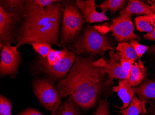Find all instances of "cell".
I'll return each mask as SVG.
<instances>
[{"label":"cell","instance_id":"1","mask_svg":"<svg viewBox=\"0 0 155 115\" xmlns=\"http://www.w3.org/2000/svg\"><path fill=\"white\" fill-rule=\"evenodd\" d=\"M97 55L77 56L67 77L57 87L61 97L69 96L83 109L94 107L104 84L106 71L94 61Z\"/></svg>","mask_w":155,"mask_h":115},{"label":"cell","instance_id":"2","mask_svg":"<svg viewBox=\"0 0 155 115\" xmlns=\"http://www.w3.org/2000/svg\"><path fill=\"white\" fill-rule=\"evenodd\" d=\"M63 9L61 2H56L27 14L21 21L16 47L44 42L61 48L60 37Z\"/></svg>","mask_w":155,"mask_h":115},{"label":"cell","instance_id":"3","mask_svg":"<svg viewBox=\"0 0 155 115\" xmlns=\"http://www.w3.org/2000/svg\"><path fill=\"white\" fill-rule=\"evenodd\" d=\"M68 48L77 55L87 53L102 57L107 50H116L111 47L107 35L90 25L85 27L82 33Z\"/></svg>","mask_w":155,"mask_h":115},{"label":"cell","instance_id":"4","mask_svg":"<svg viewBox=\"0 0 155 115\" xmlns=\"http://www.w3.org/2000/svg\"><path fill=\"white\" fill-rule=\"evenodd\" d=\"M64 6L60 33L62 49L68 47L80 35L84 20L74 1H62Z\"/></svg>","mask_w":155,"mask_h":115},{"label":"cell","instance_id":"5","mask_svg":"<svg viewBox=\"0 0 155 115\" xmlns=\"http://www.w3.org/2000/svg\"><path fill=\"white\" fill-rule=\"evenodd\" d=\"M62 57L53 65H49L39 55L35 61V68L54 82L61 81L67 77L76 59L77 55L68 47L64 48Z\"/></svg>","mask_w":155,"mask_h":115},{"label":"cell","instance_id":"6","mask_svg":"<svg viewBox=\"0 0 155 115\" xmlns=\"http://www.w3.org/2000/svg\"><path fill=\"white\" fill-rule=\"evenodd\" d=\"M33 92L41 104L50 112H56L61 96L54 82L48 79L36 78L32 82Z\"/></svg>","mask_w":155,"mask_h":115},{"label":"cell","instance_id":"7","mask_svg":"<svg viewBox=\"0 0 155 115\" xmlns=\"http://www.w3.org/2000/svg\"><path fill=\"white\" fill-rule=\"evenodd\" d=\"M22 18L5 11L0 6V47L17 43L18 32Z\"/></svg>","mask_w":155,"mask_h":115},{"label":"cell","instance_id":"8","mask_svg":"<svg viewBox=\"0 0 155 115\" xmlns=\"http://www.w3.org/2000/svg\"><path fill=\"white\" fill-rule=\"evenodd\" d=\"M131 14L123 8L118 17L112 20L110 29L112 35L119 42H123L132 40H139L141 37L134 33V26L131 20Z\"/></svg>","mask_w":155,"mask_h":115},{"label":"cell","instance_id":"9","mask_svg":"<svg viewBox=\"0 0 155 115\" xmlns=\"http://www.w3.org/2000/svg\"><path fill=\"white\" fill-rule=\"evenodd\" d=\"M1 50V76H15L21 61V53L15 46H5Z\"/></svg>","mask_w":155,"mask_h":115},{"label":"cell","instance_id":"10","mask_svg":"<svg viewBox=\"0 0 155 115\" xmlns=\"http://www.w3.org/2000/svg\"><path fill=\"white\" fill-rule=\"evenodd\" d=\"M74 2L86 22L92 24L109 20L105 13L97 11L95 0H76Z\"/></svg>","mask_w":155,"mask_h":115},{"label":"cell","instance_id":"11","mask_svg":"<svg viewBox=\"0 0 155 115\" xmlns=\"http://www.w3.org/2000/svg\"><path fill=\"white\" fill-rule=\"evenodd\" d=\"M110 59L104 61L103 67L105 69L106 73L108 75V80L107 83H110L114 79L128 81L130 77L123 70L119 60L116 58L114 52L111 51L109 53Z\"/></svg>","mask_w":155,"mask_h":115},{"label":"cell","instance_id":"12","mask_svg":"<svg viewBox=\"0 0 155 115\" xmlns=\"http://www.w3.org/2000/svg\"><path fill=\"white\" fill-rule=\"evenodd\" d=\"M112 90L115 92H117V95L123 101L121 107H116L121 110L127 108L134 96L135 92L133 87H131L127 80H120L118 85L113 87Z\"/></svg>","mask_w":155,"mask_h":115},{"label":"cell","instance_id":"13","mask_svg":"<svg viewBox=\"0 0 155 115\" xmlns=\"http://www.w3.org/2000/svg\"><path fill=\"white\" fill-rule=\"evenodd\" d=\"M147 72L143 62L139 59L132 65L130 71L129 83L132 87H136L146 79Z\"/></svg>","mask_w":155,"mask_h":115},{"label":"cell","instance_id":"14","mask_svg":"<svg viewBox=\"0 0 155 115\" xmlns=\"http://www.w3.org/2000/svg\"><path fill=\"white\" fill-rule=\"evenodd\" d=\"M148 102L146 99L141 100L134 96L128 107L120 110L119 113L123 115H144L147 113L146 104Z\"/></svg>","mask_w":155,"mask_h":115},{"label":"cell","instance_id":"15","mask_svg":"<svg viewBox=\"0 0 155 115\" xmlns=\"http://www.w3.org/2000/svg\"><path fill=\"white\" fill-rule=\"evenodd\" d=\"M26 0H1L0 6L10 13L16 14L21 18L25 16Z\"/></svg>","mask_w":155,"mask_h":115},{"label":"cell","instance_id":"16","mask_svg":"<svg viewBox=\"0 0 155 115\" xmlns=\"http://www.w3.org/2000/svg\"><path fill=\"white\" fill-rule=\"evenodd\" d=\"M126 12L130 14H144L150 15L155 14L151 6L138 0H130L125 8Z\"/></svg>","mask_w":155,"mask_h":115},{"label":"cell","instance_id":"17","mask_svg":"<svg viewBox=\"0 0 155 115\" xmlns=\"http://www.w3.org/2000/svg\"><path fill=\"white\" fill-rule=\"evenodd\" d=\"M133 89L141 100L150 98L155 101V82L147 81Z\"/></svg>","mask_w":155,"mask_h":115},{"label":"cell","instance_id":"18","mask_svg":"<svg viewBox=\"0 0 155 115\" xmlns=\"http://www.w3.org/2000/svg\"><path fill=\"white\" fill-rule=\"evenodd\" d=\"M78 105L75 103L72 98L69 97L59 106L56 111L57 115H80Z\"/></svg>","mask_w":155,"mask_h":115},{"label":"cell","instance_id":"19","mask_svg":"<svg viewBox=\"0 0 155 115\" xmlns=\"http://www.w3.org/2000/svg\"><path fill=\"white\" fill-rule=\"evenodd\" d=\"M61 1L58 0H26L25 15L31 11L44 9L54 3Z\"/></svg>","mask_w":155,"mask_h":115},{"label":"cell","instance_id":"20","mask_svg":"<svg viewBox=\"0 0 155 115\" xmlns=\"http://www.w3.org/2000/svg\"><path fill=\"white\" fill-rule=\"evenodd\" d=\"M124 0H106L101 4L97 5V8H100L102 12L106 13L108 10L113 14L116 13L118 10L123 9L126 3Z\"/></svg>","mask_w":155,"mask_h":115},{"label":"cell","instance_id":"21","mask_svg":"<svg viewBox=\"0 0 155 115\" xmlns=\"http://www.w3.org/2000/svg\"><path fill=\"white\" fill-rule=\"evenodd\" d=\"M116 50L122 53L134 63H135L137 61L138 58L137 54L134 48L129 43L126 42H120L117 45Z\"/></svg>","mask_w":155,"mask_h":115},{"label":"cell","instance_id":"22","mask_svg":"<svg viewBox=\"0 0 155 115\" xmlns=\"http://www.w3.org/2000/svg\"><path fill=\"white\" fill-rule=\"evenodd\" d=\"M137 29L140 32H146L147 33L152 32L154 27L150 24L149 15L136 17L135 19Z\"/></svg>","mask_w":155,"mask_h":115},{"label":"cell","instance_id":"23","mask_svg":"<svg viewBox=\"0 0 155 115\" xmlns=\"http://www.w3.org/2000/svg\"><path fill=\"white\" fill-rule=\"evenodd\" d=\"M31 45L35 51L43 59L47 58L48 55L54 49L52 48V45L47 42H36L31 44Z\"/></svg>","mask_w":155,"mask_h":115},{"label":"cell","instance_id":"24","mask_svg":"<svg viewBox=\"0 0 155 115\" xmlns=\"http://www.w3.org/2000/svg\"><path fill=\"white\" fill-rule=\"evenodd\" d=\"M114 55L116 58L119 60L120 63L122 67L123 70L125 73L128 75L130 77V71L132 65L134 64V62L128 58L122 53L117 51V53H115Z\"/></svg>","mask_w":155,"mask_h":115},{"label":"cell","instance_id":"25","mask_svg":"<svg viewBox=\"0 0 155 115\" xmlns=\"http://www.w3.org/2000/svg\"><path fill=\"white\" fill-rule=\"evenodd\" d=\"M12 104L9 99L1 95L0 115H11Z\"/></svg>","mask_w":155,"mask_h":115},{"label":"cell","instance_id":"26","mask_svg":"<svg viewBox=\"0 0 155 115\" xmlns=\"http://www.w3.org/2000/svg\"><path fill=\"white\" fill-rule=\"evenodd\" d=\"M130 44L134 48L137 56L139 59H141L143 54L149 49V47L144 45L141 44L137 40H132L130 41Z\"/></svg>","mask_w":155,"mask_h":115},{"label":"cell","instance_id":"27","mask_svg":"<svg viewBox=\"0 0 155 115\" xmlns=\"http://www.w3.org/2000/svg\"><path fill=\"white\" fill-rule=\"evenodd\" d=\"M93 115H110L107 99L105 100L100 99L98 106Z\"/></svg>","mask_w":155,"mask_h":115},{"label":"cell","instance_id":"28","mask_svg":"<svg viewBox=\"0 0 155 115\" xmlns=\"http://www.w3.org/2000/svg\"><path fill=\"white\" fill-rule=\"evenodd\" d=\"M18 115H43L37 110L33 108H28L21 111Z\"/></svg>","mask_w":155,"mask_h":115},{"label":"cell","instance_id":"29","mask_svg":"<svg viewBox=\"0 0 155 115\" xmlns=\"http://www.w3.org/2000/svg\"><path fill=\"white\" fill-rule=\"evenodd\" d=\"M143 38L145 39L155 41V28L154 29V30L152 32L144 35Z\"/></svg>","mask_w":155,"mask_h":115},{"label":"cell","instance_id":"30","mask_svg":"<svg viewBox=\"0 0 155 115\" xmlns=\"http://www.w3.org/2000/svg\"><path fill=\"white\" fill-rule=\"evenodd\" d=\"M150 106L148 108L149 115H155V106L150 102Z\"/></svg>","mask_w":155,"mask_h":115},{"label":"cell","instance_id":"31","mask_svg":"<svg viewBox=\"0 0 155 115\" xmlns=\"http://www.w3.org/2000/svg\"><path fill=\"white\" fill-rule=\"evenodd\" d=\"M150 21L152 26L155 28V13L149 15Z\"/></svg>","mask_w":155,"mask_h":115},{"label":"cell","instance_id":"32","mask_svg":"<svg viewBox=\"0 0 155 115\" xmlns=\"http://www.w3.org/2000/svg\"><path fill=\"white\" fill-rule=\"evenodd\" d=\"M149 3H150V5H151V9H152V11L155 13V1H152L150 2V1H148Z\"/></svg>","mask_w":155,"mask_h":115},{"label":"cell","instance_id":"33","mask_svg":"<svg viewBox=\"0 0 155 115\" xmlns=\"http://www.w3.org/2000/svg\"><path fill=\"white\" fill-rule=\"evenodd\" d=\"M149 52L150 53H154L155 54V45H152L149 49Z\"/></svg>","mask_w":155,"mask_h":115},{"label":"cell","instance_id":"34","mask_svg":"<svg viewBox=\"0 0 155 115\" xmlns=\"http://www.w3.org/2000/svg\"><path fill=\"white\" fill-rule=\"evenodd\" d=\"M51 115H57L56 114L55 112H51Z\"/></svg>","mask_w":155,"mask_h":115}]
</instances>
